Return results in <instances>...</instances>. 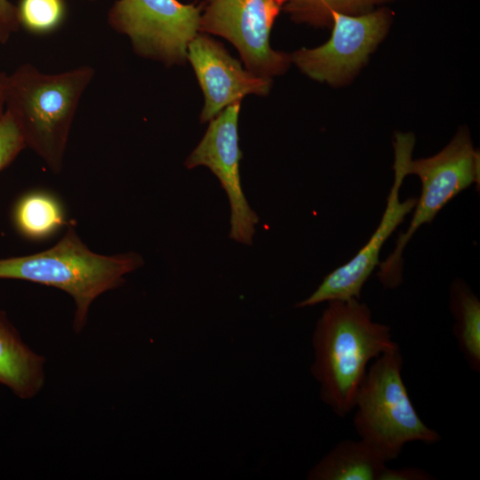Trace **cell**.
I'll list each match as a JSON object with an SVG mask.
<instances>
[{"instance_id": "obj_18", "label": "cell", "mask_w": 480, "mask_h": 480, "mask_svg": "<svg viewBox=\"0 0 480 480\" xmlns=\"http://www.w3.org/2000/svg\"><path fill=\"white\" fill-rule=\"evenodd\" d=\"M24 138L11 115L4 111L0 118V172L25 148Z\"/></svg>"}, {"instance_id": "obj_5", "label": "cell", "mask_w": 480, "mask_h": 480, "mask_svg": "<svg viewBox=\"0 0 480 480\" xmlns=\"http://www.w3.org/2000/svg\"><path fill=\"white\" fill-rule=\"evenodd\" d=\"M412 154L405 158L404 169L407 175L419 177L421 193L406 231L399 235L394 251L378 265L379 280L388 289H395L403 282V252L415 232L423 224L431 222L460 192L473 183L479 184L480 156L473 147L469 132L464 128L432 156L412 160Z\"/></svg>"}, {"instance_id": "obj_12", "label": "cell", "mask_w": 480, "mask_h": 480, "mask_svg": "<svg viewBox=\"0 0 480 480\" xmlns=\"http://www.w3.org/2000/svg\"><path fill=\"white\" fill-rule=\"evenodd\" d=\"M45 358L31 349L0 310V385L17 397L34 398L45 383Z\"/></svg>"}, {"instance_id": "obj_1", "label": "cell", "mask_w": 480, "mask_h": 480, "mask_svg": "<svg viewBox=\"0 0 480 480\" xmlns=\"http://www.w3.org/2000/svg\"><path fill=\"white\" fill-rule=\"evenodd\" d=\"M312 345L311 372L320 385L321 399L340 418L353 411L369 363L399 348L390 327L374 322L369 307L357 299L328 302Z\"/></svg>"}, {"instance_id": "obj_10", "label": "cell", "mask_w": 480, "mask_h": 480, "mask_svg": "<svg viewBox=\"0 0 480 480\" xmlns=\"http://www.w3.org/2000/svg\"><path fill=\"white\" fill-rule=\"evenodd\" d=\"M240 107L241 102L233 103L210 120L206 132L186 159L185 166H205L219 179L230 204L229 237L251 245L259 217L249 205L241 185L242 152L237 131Z\"/></svg>"}, {"instance_id": "obj_8", "label": "cell", "mask_w": 480, "mask_h": 480, "mask_svg": "<svg viewBox=\"0 0 480 480\" xmlns=\"http://www.w3.org/2000/svg\"><path fill=\"white\" fill-rule=\"evenodd\" d=\"M332 32L324 44L301 48L291 60L307 76L340 85L353 77L386 36L392 20L388 8L361 15L332 12Z\"/></svg>"}, {"instance_id": "obj_11", "label": "cell", "mask_w": 480, "mask_h": 480, "mask_svg": "<svg viewBox=\"0 0 480 480\" xmlns=\"http://www.w3.org/2000/svg\"><path fill=\"white\" fill-rule=\"evenodd\" d=\"M187 60L204 93V105L200 115L203 123L212 120L228 106L241 102L246 95L265 96L271 88V78L243 68L222 44L205 35L197 34L189 42Z\"/></svg>"}, {"instance_id": "obj_19", "label": "cell", "mask_w": 480, "mask_h": 480, "mask_svg": "<svg viewBox=\"0 0 480 480\" xmlns=\"http://www.w3.org/2000/svg\"><path fill=\"white\" fill-rule=\"evenodd\" d=\"M20 26L17 6L9 0H0V43H7Z\"/></svg>"}, {"instance_id": "obj_15", "label": "cell", "mask_w": 480, "mask_h": 480, "mask_svg": "<svg viewBox=\"0 0 480 480\" xmlns=\"http://www.w3.org/2000/svg\"><path fill=\"white\" fill-rule=\"evenodd\" d=\"M14 222L23 236L38 239L58 230L64 224V214L53 196L44 192H33L18 201Z\"/></svg>"}, {"instance_id": "obj_2", "label": "cell", "mask_w": 480, "mask_h": 480, "mask_svg": "<svg viewBox=\"0 0 480 480\" xmlns=\"http://www.w3.org/2000/svg\"><path fill=\"white\" fill-rule=\"evenodd\" d=\"M89 66L60 74H44L23 64L5 81V111L20 129L26 146L59 173L79 100L92 81Z\"/></svg>"}, {"instance_id": "obj_14", "label": "cell", "mask_w": 480, "mask_h": 480, "mask_svg": "<svg viewBox=\"0 0 480 480\" xmlns=\"http://www.w3.org/2000/svg\"><path fill=\"white\" fill-rule=\"evenodd\" d=\"M452 332L468 367L480 372V301L469 286L455 279L450 287Z\"/></svg>"}, {"instance_id": "obj_9", "label": "cell", "mask_w": 480, "mask_h": 480, "mask_svg": "<svg viewBox=\"0 0 480 480\" xmlns=\"http://www.w3.org/2000/svg\"><path fill=\"white\" fill-rule=\"evenodd\" d=\"M414 142V136L411 132L396 133L394 182L377 228L368 242L348 262L325 276L311 295L296 304L297 308L315 306L332 300H361L364 283L380 264L379 258L382 245L416 205V197H409L404 201L399 198L401 186L407 176L404 161L407 155L412 152Z\"/></svg>"}, {"instance_id": "obj_4", "label": "cell", "mask_w": 480, "mask_h": 480, "mask_svg": "<svg viewBox=\"0 0 480 480\" xmlns=\"http://www.w3.org/2000/svg\"><path fill=\"white\" fill-rule=\"evenodd\" d=\"M400 348L372 361L358 388L353 425L361 440L386 462L412 442L436 444L441 436L418 415L402 377Z\"/></svg>"}, {"instance_id": "obj_17", "label": "cell", "mask_w": 480, "mask_h": 480, "mask_svg": "<svg viewBox=\"0 0 480 480\" xmlns=\"http://www.w3.org/2000/svg\"><path fill=\"white\" fill-rule=\"evenodd\" d=\"M17 12L20 25L28 31L47 34L62 23L66 5L64 0H20Z\"/></svg>"}, {"instance_id": "obj_22", "label": "cell", "mask_w": 480, "mask_h": 480, "mask_svg": "<svg viewBox=\"0 0 480 480\" xmlns=\"http://www.w3.org/2000/svg\"><path fill=\"white\" fill-rule=\"evenodd\" d=\"M91 1H94V0H91Z\"/></svg>"}, {"instance_id": "obj_3", "label": "cell", "mask_w": 480, "mask_h": 480, "mask_svg": "<svg viewBox=\"0 0 480 480\" xmlns=\"http://www.w3.org/2000/svg\"><path fill=\"white\" fill-rule=\"evenodd\" d=\"M133 252L102 255L91 251L74 225L51 248L30 255L0 260V279H18L55 287L74 300L73 328L83 331L92 303L124 282V276L143 265Z\"/></svg>"}, {"instance_id": "obj_21", "label": "cell", "mask_w": 480, "mask_h": 480, "mask_svg": "<svg viewBox=\"0 0 480 480\" xmlns=\"http://www.w3.org/2000/svg\"><path fill=\"white\" fill-rule=\"evenodd\" d=\"M6 74L4 72H0V118L4 115L5 111V99H4V92H5V81H6Z\"/></svg>"}, {"instance_id": "obj_16", "label": "cell", "mask_w": 480, "mask_h": 480, "mask_svg": "<svg viewBox=\"0 0 480 480\" xmlns=\"http://www.w3.org/2000/svg\"><path fill=\"white\" fill-rule=\"evenodd\" d=\"M392 1L395 0H280L282 9L295 22L328 28L332 26V12L361 15Z\"/></svg>"}, {"instance_id": "obj_20", "label": "cell", "mask_w": 480, "mask_h": 480, "mask_svg": "<svg viewBox=\"0 0 480 480\" xmlns=\"http://www.w3.org/2000/svg\"><path fill=\"white\" fill-rule=\"evenodd\" d=\"M435 477L428 471L415 467L389 468L386 467L380 480H432Z\"/></svg>"}, {"instance_id": "obj_6", "label": "cell", "mask_w": 480, "mask_h": 480, "mask_svg": "<svg viewBox=\"0 0 480 480\" xmlns=\"http://www.w3.org/2000/svg\"><path fill=\"white\" fill-rule=\"evenodd\" d=\"M202 7L178 0H118L108 23L131 39L134 52L166 66L187 60L189 42L200 31Z\"/></svg>"}, {"instance_id": "obj_7", "label": "cell", "mask_w": 480, "mask_h": 480, "mask_svg": "<svg viewBox=\"0 0 480 480\" xmlns=\"http://www.w3.org/2000/svg\"><path fill=\"white\" fill-rule=\"evenodd\" d=\"M201 7L200 31L228 40L248 70L271 78L287 69L291 55L273 50L269 44L280 0H204Z\"/></svg>"}, {"instance_id": "obj_13", "label": "cell", "mask_w": 480, "mask_h": 480, "mask_svg": "<svg viewBox=\"0 0 480 480\" xmlns=\"http://www.w3.org/2000/svg\"><path fill=\"white\" fill-rule=\"evenodd\" d=\"M386 461L363 440L339 442L308 472L310 480H380Z\"/></svg>"}]
</instances>
